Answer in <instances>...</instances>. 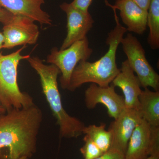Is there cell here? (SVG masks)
<instances>
[{"label": "cell", "instance_id": "cell-1", "mask_svg": "<svg viewBox=\"0 0 159 159\" xmlns=\"http://www.w3.org/2000/svg\"><path fill=\"white\" fill-rule=\"evenodd\" d=\"M43 119L41 110L35 104L0 114V159L33 156Z\"/></svg>", "mask_w": 159, "mask_h": 159}, {"label": "cell", "instance_id": "cell-2", "mask_svg": "<svg viewBox=\"0 0 159 159\" xmlns=\"http://www.w3.org/2000/svg\"><path fill=\"white\" fill-rule=\"evenodd\" d=\"M112 9L116 25L109 32L107 38L106 43L108 46V51L100 59L94 62L80 61L71 75L68 90L74 92L88 83L95 84L100 87L108 86L120 72L116 63L117 51L127 31L119 22L116 10Z\"/></svg>", "mask_w": 159, "mask_h": 159}, {"label": "cell", "instance_id": "cell-3", "mask_svg": "<svg viewBox=\"0 0 159 159\" xmlns=\"http://www.w3.org/2000/svg\"><path fill=\"white\" fill-rule=\"evenodd\" d=\"M27 60L39 75L43 93L59 126L60 137L73 139L80 136L85 125L79 119L70 116L63 107L57 83L59 69L54 65L43 63L37 56Z\"/></svg>", "mask_w": 159, "mask_h": 159}, {"label": "cell", "instance_id": "cell-4", "mask_svg": "<svg viewBox=\"0 0 159 159\" xmlns=\"http://www.w3.org/2000/svg\"><path fill=\"white\" fill-rule=\"evenodd\" d=\"M25 48L24 46L7 55L0 53V106L6 112L13 108H26L34 104L32 97L20 90L17 83L18 67L20 61L31 57L29 54H21Z\"/></svg>", "mask_w": 159, "mask_h": 159}, {"label": "cell", "instance_id": "cell-5", "mask_svg": "<svg viewBox=\"0 0 159 159\" xmlns=\"http://www.w3.org/2000/svg\"><path fill=\"white\" fill-rule=\"evenodd\" d=\"M93 53L89 46L87 37L72 44L64 50L54 47L47 56L46 61L59 69L61 76L59 81L63 89H68L73 71L81 61H87Z\"/></svg>", "mask_w": 159, "mask_h": 159}, {"label": "cell", "instance_id": "cell-6", "mask_svg": "<svg viewBox=\"0 0 159 159\" xmlns=\"http://www.w3.org/2000/svg\"><path fill=\"white\" fill-rule=\"evenodd\" d=\"M129 66L136 74L141 87H151L159 91V75L156 72L145 56L144 48L137 37L129 33L123 37L121 43Z\"/></svg>", "mask_w": 159, "mask_h": 159}, {"label": "cell", "instance_id": "cell-7", "mask_svg": "<svg viewBox=\"0 0 159 159\" xmlns=\"http://www.w3.org/2000/svg\"><path fill=\"white\" fill-rule=\"evenodd\" d=\"M152 155H159V126L143 119L129 139L125 159H145Z\"/></svg>", "mask_w": 159, "mask_h": 159}, {"label": "cell", "instance_id": "cell-8", "mask_svg": "<svg viewBox=\"0 0 159 159\" xmlns=\"http://www.w3.org/2000/svg\"><path fill=\"white\" fill-rule=\"evenodd\" d=\"M2 34L3 49H11L18 46L36 43L39 30L33 20L16 16L11 22L3 26Z\"/></svg>", "mask_w": 159, "mask_h": 159}, {"label": "cell", "instance_id": "cell-9", "mask_svg": "<svg viewBox=\"0 0 159 159\" xmlns=\"http://www.w3.org/2000/svg\"><path fill=\"white\" fill-rule=\"evenodd\" d=\"M60 7L67 16L66 36L60 49L64 50L87 38L93 26L94 20L89 11L77 9L71 3H63Z\"/></svg>", "mask_w": 159, "mask_h": 159}, {"label": "cell", "instance_id": "cell-10", "mask_svg": "<svg viewBox=\"0 0 159 159\" xmlns=\"http://www.w3.org/2000/svg\"><path fill=\"white\" fill-rule=\"evenodd\" d=\"M86 107L93 109L98 104H102L107 109L111 118L116 119L125 108L124 97L119 95L113 84L100 87L92 83L84 93Z\"/></svg>", "mask_w": 159, "mask_h": 159}, {"label": "cell", "instance_id": "cell-11", "mask_svg": "<svg viewBox=\"0 0 159 159\" xmlns=\"http://www.w3.org/2000/svg\"><path fill=\"white\" fill-rule=\"evenodd\" d=\"M142 120L140 111L125 107L109 127L112 135L111 148L125 154L134 130Z\"/></svg>", "mask_w": 159, "mask_h": 159}, {"label": "cell", "instance_id": "cell-12", "mask_svg": "<svg viewBox=\"0 0 159 159\" xmlns=\"http://www.w3.org/2000/svg\"><path fill=\"white\" fill-rule=\"evenodd\" d=\"M111 83L115 87H117L122 90L126 108L139 111V97L142 93V87L127 59L122 63L120 72Z\"/></svg>", "mask_w": 159, "mask_h": 159}, {"label": "cell", "instance_id": "cell-13", "mask_svg": "<svg viewBox=\"0 0 159 159\" xmlns=\"http://www.w3.org/2000/svg\"><path fill=\"white\" fill-rule=\"evenodd\" d=\"M107 6L118 9L122 21L126 25L127 31L141 35L147 28L148 11L140 8L131 0H116L115 5L105 0Z\"/></svg>", "mask_w": 159, "mask_h": 159}, {"label": "cell", "instance_id": "cell-14", "mask_svg": "<svg viewBox=\"0 0 159 159\" xmlns=\"http://www.w3.org/2000/svg\"><path fill=\"white\" fill-rule=\"evenodd\" d=\"M45 0H0V9L15 16L29 18L41 25H52L50 15L42 9Z\"/></svg>", "mask_w": 159, "mask_h": 159}, {"label": "cell", "instance_id": "cell-15", "mask_svg": "<svg viewBox=\"0 0 159 159\" xmlns=\"http://www.w3.org/2000/svg\"><path fill=\"white\" fill-rule=\"evenodd\" d=\"M139 102L143 119L151 125L159 126V91L144 89L139 96Z\"/></svg>", "mask_w": 159, "mask_h": 159}, {"label": "cell", "instance_id": "cell-16", "mask_svg": "<svg viewBox=\"0 0 159 159\" xmlns=\"http://www.w3.org/2000/svg\"><path fill=\"white\" fill-rule=\"evenodd\" d=\"M105 128V123H101L99 125L85 126L83 131V134L90 139L103 153L110 149L112 140L111 133Z\"/></svg>", "mask_w": 159, "mask_h": 159}, {"label": "cell", "instance_id": "cell-17", "mask_svg": "<svg viewBox=\"0 0 159 159\" xmlns=\"http://www.w3.org/2000/svg\"><path fill=\"white\" fill-rule=\"evenodd\" d=\"M147 42L153 50L159 48V0H151L147 16Z\"/></svg>", "mask_w": 159, "mask_h": 159}, {"label": "cell", "instance_id": "cell-18", "mask_svg": "<svg viewBox=\"0 0 159 159\" xmlns=\"http://www.w3.org/2000/svg\"><path fill=\"white\" fill-rule=\"evenodd\" d=\"M84 144L80 148V152L84 159H95L104 153L90 139L84 135Z\"/></svg>", "mask_w": 159, "mask_h": 159}, {"label": "cell", "instance_id": "cell-19", "mask_svg": "<svg viewBox=\"0 0 159 159\" xmlns=\"http://www.w3.org/2000/svg\"><path fill=\"white\" fill-rule=\"evenodd\" d=\"M95 159H125V154L116 148H111L105 153Z\"/></svg>", "mask_w": 159, "mask_h": 159}, {"label": "cell", "instance_id": "cell-20", "mask_svg": "<svg viewBox=\"0 0 159 159\" xmlns=\"http://www.w3.org/2000/svg\"><path fill=\"white\" fill-rule=\"evenodd\" d=\"M93 0H74L71 4L75 8L84 11H89V8Z\"/></svg>", "mask_w": 159, "mask_h": 159}, {"label": "cell", "instance_id": "cell-21", "mask_svg": "<svg viewBox=\"0 0 159 159\" xmlns=\"http://www.w3.org/2000/svg\"><path fill=\"white\" fill-rule=\"evenodd\" d=\"M16 16L3 9H0V23L4 25L14 19Z\"/></svg>", "mask_w": 159, "mask_h": 159}, {"label": "cell", "instance_id": "cell-22", "mask_svg": "<svg viewBox=\"0 0 159 159\" xmlns=\"http://www.w3.org/2000/svg\"><path fill=\"white\" fill-rule=\"evenodd\" d=\"M140 8L148 11L151 0H131Z\"/></svg>", "mask_w": 159, "mask_h": 159}, {"label": "cell", "instance_id": "cell-23", "mask_svg": "<svg viewBox=\"0 0 159 159\" xmlns=\"http://www.w3.org/2000/svg\"><path fill=\"white\" fill-rule=\"evenodd\" d=\"M4 36H3V34L2 32L0 31V50L1 49H3V44H4Z\"/></svg>", "mask_w": 159, "mask_h": 159}, {"label": "cell", "instance_id": "cell-24", "mask_svg": "<svg viewBox=\"0 0 159 159\" xmlns=\"http://www.w3.org/2000/svg\"><path fill=\"white\" fill-rule=\"evenodd\" d=\"M145 159H159V155L150 156Z\"/></svg>", "mask_w": 159, "mask_h": 159}, {"label": "cell", "instance_id": "cell-25", "mask_svg": "<svg viewBox=\"0 0 159 159\" xmlns=\"http://www.w3.org/2000/svg\"><path fill=\"white\" fill-rule=\"evenodd\" d=\"M6 112V111L5 108H3L2 107L0 106V114H5Z\"/></svg>", "mask_w": 159, "mask_h": 159}, {"label": "cell", "instance_id": "cell-26", "mask_svg": "<svg viewBox=\"0 0 159 159\" xmlns=\"http://www.w3.org/2000/svg\"><path fill=\"white\" fill-rule=\"evenodd\" d=\"M29 159L28 158L24 157V158H21V159Z\"/></svg>", "mask_w": 159, "mask_h": 159}]
</instances>
